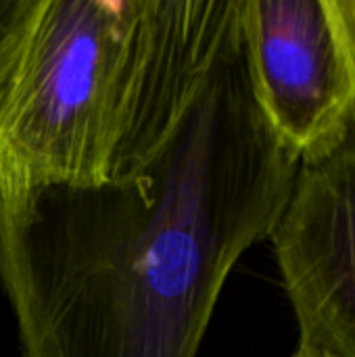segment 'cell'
<instances>
[{
    "mask_svg": "<svg viewBox=\"0 0 355 357\" xmlns=\"http://www.w3.org/2000/svg\"><path fill=\"white\" fill-rule=\"evenodd\" d=\"M299 167L251 88L239 0H159L107 178L0 190V287L21 357L199 356Z\"/></svg>",
    "mask_w": 355,
    "mask_h": 357,
    "instance_id": "obj_1",
    "label": "cell"
},
{
    "mask_svg": "<svg viewBox=\"0 0 355 357\" xmlns=\"http://www.w3.org/2000/svg\"><path fill=\"white\" fill-rule=\"evenodd\" d=\"M159 0H31L0 77V190L92 186L144 71Z\"/></svg>",
    "mask_w": 355,
    "mask_h": 357,
    "instance_id": "obj_2",
    "label": "cell"
},
{
    "mask_svg": "<svg viewBox=\"0 0 355 357\" xmlns=\"http://www.w3.org/2000/svg\"><path fill=\"white\" fill-rule=\"evenodd\" d=\"M251 88L301 163L345 142L354 86L335 0H239Z\"/></svg>",
    "mask_w": 355,
    "mask_h": 357,
    "instance_id": "obj_3",
    "label": "cell"
},
{
    "mask_svg": "<svg viewBox=\"0 0 355 357\" xmlns=\"http://www.w3.org/2000/svg\"><path fill=\"white\" fill-rule=\"evenodd\" d=\"M301 354L355 357V151L301 163L270 234Z\"/></svg>",
    "mask_w": 355,
    "mask_h": 357,
    "instance_id": "obj_4",
    "label": "cell"
},
{
    "mask_svg": "<svg viewBox=\"0 0 355 357\" xmlns=\"http://www.w3.org/2000/svg\"><path fill=\"white\" fill-rule=\"evenodd\" d=\"M335 10L339 17L343 40H345V50H347L349 69H352V86H354L352 111H349V121H347V136H345L343 144L355 151V0H335Z\"/></svg>",
    "mask_w": 355,
    "mask_h": 357,
    "instance_id": "obj_5",
    "label": "cell"
},
{
    "mask_svg": "<svg viewBox=\"0 0 355 357\" xmlns=\"http://www.w3.org/2000/svg\"><path fill=\"white\" fill-rule=\"evenodd\" d=\"M31 0H0V77Z\"/></svg>",
    "mask_w": 355,
    "mask_h": 357,
    "instance_id": "obj_6",
    "label": "cell"
},
{
    "mask_svg": "<svg viewBox=\"0 0 355 357\" xmlns=\"http://www.w3.org/2000/svg\"><path fill=\"white\" fill-rule=\"evenodd\" d=\"M293 357H316V356H308V354H301V351H297Z\"/></svg>",
    "mask_w": 355,
    "mask_h": 357,
    "instance_id": "obj_7",
    "label": "cell"
}]
</instances>
